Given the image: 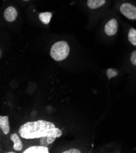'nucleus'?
<instances>
[{"label":"nucleus","mask_w":136,"mask_h":153,"mask_svg":"<svg viewBox=\"0 0 136 153\" xmlns=\"http://www.w3.org/2000/svg\"><path fill=\"white\" fill-rule=\"evenodd\" d=\"M19 133L23 139H34L41 138L40 145L47 146L62 134V131L56 128L51 122L45 120L30 121L23 124Z\"/></svg>","instance_id":"obj_1"},{"label":"nucleus","mask_w":136,"mask_h":153,"mask_svg":"<svg viewBox=\"0 0 136 153\" xmlns=\"http://www.w3.org/2000/svg\"><path fill=\"white\" fill-rule=\"evenodd\" d=\"M70 53V47L67 42L64 40L59 41L53 46L50 50V56L56 61L59 62L65 59Z\"/></svg>","instance_id":"obj_2"},{"label":"nucleus","mask_w":136,"mask_h":153,"mask_svg":"<svg viewBox=\"0 0 136 153\" xmlns=\"http://www.w3.org/2000/svg\"><path fill=\"white\" fill-rule=\"evenodd\" d=\"M120 11L123 15L129 20H136V7L129 3H124L121 4Z\"/></svg>","instance_id":"obj_3"},{"label":"nucleus","mask_w":136,"mask_h":153,"mask_svg":"<svg viewBox=\"0 0 136 153\" xmlns=\"http://www.w3.org/2000/svg\"><path fill=\"white\" fill-rule=\"evenodd\" d=\"M118 24L117 19H111L104 25V33L108 36H114L118 31Z\"/></svg>","instance_id":"obj_4"},{"label":"nucleus","mask_w":136,"mask_h":153,"mask_svg":"<svg viewBox=\"0 0 136 153\" xmlns=\"http://www.w3.org/2000/svg\"><path fill=\"white\" fill-rule=\"evenodd\" d=\"M17 15V10L13 6H9L7 7L4 12V18L7 22H13L16 20Z\"/></svg>","instance_id":"obj_5"},{"label":"nucleus","mask_w":136,"mask_h":153,"mask_svg":"<svg viewBox=\"0 0 136 153\" xmlns=\"http://www.w3.org/2000/svg\"><path fill=\"white\" fill-rule=\"evenodd\" d=\"M49 149L47 146H33L26 149L23 153H48Z\"/></svg>","instance_id":"obj_6"},{"label":"nucleus","mask_w":136,"mask_h":153,"mask_svg":"<svg viewBox=\"0 0 136 153\" xmlns=\"http://www.w3.org/2000/svg\"><path fill=\"white\" fill-rule=\"evenodd\" d=\"M0 128H1L4 135H7L9 133L10 126L8 116L0 117Z\"/></svg>","instance_id":"obj_7"},{"label":"nucleus","mask_w":136,"mask_h":153,"mask_svg":"<svg viewBox=\"0 0 136 153\" xmlns=\"http://www.w3.org/2000/svg\"><path fill=\"white\" fill-rule=\"evenodd\" d=\"M10 140L13 142V149L16 151H21L23 148V143L20 137L16 133H13L10 135Z\"/></svg>","instance_id":"obj_8"},{"label":"nucleus","mask_w":136,"mask_h":153,"mask_svg":"<svg viewBox=\"0 0 136 153\" xmlns=\"http://www.w3.org/2000/svg\"><path fill=\"white\" fill-rule=\"evenodd\" d=\"M106 3V0H87V5L91 9H98Z\"/></svg>","instance_id":"obj_9"},{"label":"nucleus","mask_w":136,"mask_h":153,"mask_svg":"<svg viewBox=\"0 0 136 153\" xmlns=\"http://www.w3.org/2000/svg\"><path fill=\"white\" fill-rule=\"evenodd\" d=\"M52 16H53L52 13L50 12H42L39 14V19L43 24L48 25L50 22Z\"/></svg>","instance_id":"obj_10"},{"label":"nucleus","mask_w":136,"mask_h":153,"mask_svg":"<svg viewBox=\"0 0 136 153\" xmlns=\"http://www.w3.org/2000/svg\"><path fill=\"white\" fill-rule=\"evenodd\" d=\"M128 40L129 43L136 47V29L131 27L128 33Z\"/></svg>","instance_id":"obj_11"},{"label":"nucleus","mask_w":136,"mask_h":153,"mask_svg":"<svg viewBox=\"0 0 136 153\" xmlns=\"http://www.w3.org/2000/svg\"><path fill=\"white\" fill-rule=\"evenodd\" d=\"M118 74V71L116 68H109L106 70V76L109 80L114 78H115Z\"/></svg>","instance_id":"obj_12"},{"label":"nucleus","mask_w":136,"mask_h":153,"mask_svg":"<svg viewBox=\"0 0 136 153\" xmlns=\"http://www.w3.org/2000/svg\"><path fill=\"white\" fill-rule=\"evenodd\" d=\"M131 64L136 68V50L132 52L129 58Z\"/></svg>","instance_id":"obj_13"},{"label":"nucleus","mask_w":136,"mask_h":153,"mask_svg":"<svg viewBox=\"0 0 136 153\" xmlns=\"http://www.w3.org/2000/svg\"><path fill=\"white\" fill-rule=\"evenodd\" d=\"M81 152L77 149H70L68 151H65L64 152H63V153H81Z\"/></svg>","instance_id":"obj_14"},{"label":"nucleus","mask_w":136,"mask_h":153,"mask_svg":"<svg viewBox=\"0 0 136 153\" xmlns=\"http://www.w3.org/2000/svg\"><path fill=\"white\" fill-rule=\"evenodd\" d=\"M23 1H29V0H23Z\"/></svg>","instance_id":"obj_15"},{"label":"nucleus","mask_w":136,"mask_h":153,"mask_svg":"<svg viewBox=\"0 0 136 153\" xmlns=\"http://www.w3.org/2000/svg\"><path fill=\"white\" fill-rule=\"evenodd\" d=\"M13 152H12V151H10V152H9V153H13Z\"/></svg>","instance_id":"obj_16"}]
</instances>
